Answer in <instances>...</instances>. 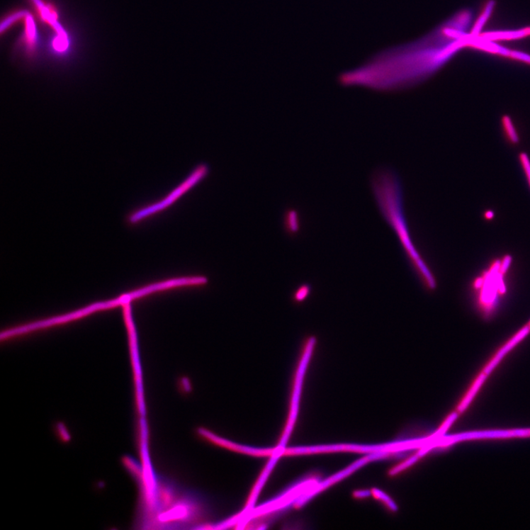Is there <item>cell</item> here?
Returning a JSON list of instances; mask_svg holds the SVG:
<instances>
[{
	"instance_id": "obj_1",
	"label": "cell",
	"mask_w": 530,
	"mask_h": 530,
	"mask_svg": "<svg viewBox=\"0 0 530 530\" xmlns=\"http://www.w3.org/2000/svg\"><path fill=\"white\" fill-rule=\"evenodd\" d=\"M473 11L463 9L419 39L387 48L339 75L340 84L377 91L417 86L441 71L462 49H480V35L466 32Z\"/></svg>"
},
{
	"instance_id": "obj_2",
	"label": "cell",
	"mask_w": 530,
	"mask_h": 530,
	"mask_svg": "<svg viewBox=\"0 0 530 530\" xmlns=\"http://www.w3.org/2000/svg\"><path fill=\"white\" fill-rule=\"evenodd\" d=\"M371 185L378 210L401 242L415 271L427 291H434L437 288V281L410 238L400 177L390 169H382L373 174Z\"/></svg>"
},
{
	"instance_id": "obj_3",
	"label": "cell",
	"mask_w": 530,
	"mask_h": 530,
	"mask_svg": "<svg viewBox=\"0 0 530 530\" xmlns=\"http://www.w3.org/2000/svg\"><path fill=\"white\" fill-rule=\"evenodd\" d=\"M509 256L496 260L491 266L475 280L476 291H480L479 308L485 317L494 314L498 303L497 298L506 293L502 276L507 271L510 262Z\"/></svg>"
},
{
	"instance_id": "obj_4",
	"label": "cell",
	"mask_w": 530,
	"mask_h": 530,
	"mask_svg": "<svg viewBox=\"0 0 530 530\" xmlns=\"http://www.w3.org/2000/svg\"><path fill=\"white\" fill-rule=\"evenodd\" d=\"M210 174V167L205 164H199L187 179L165 198L157 203L145 205L132 212L127 218L130 225H136L144 220L168 209L192 188L202 181Z\"/></svg>"
},
{
	"instance_id": "obj_5",
	"label": "cell",
	"mask_w": 530,
	"mask_h": 530,
	"mask_svg": "<svg viewBox=\"0 0 530 530\" xmlns=\"http://www.w3.org/2000/svg\"><path fill=\"white\" fill-rule=\"evenodd\" d=\"M530 430H519L514 432L509 431H490L462 434L453 438L449 443H453L459 440L481 439V438H503L510 436H528Z\"/></svg>"
},
{
	"instance_id": "obj_6",
	"label": "cell",
	"mask_w": 530,
	"mask_h": 530,
	"mask_svg": "<svg viewBox=\"0 0 530 530\" xmlns=\"http://www.w3.org/2000/svg\"><path fill=\"white\" fill-rule=\"evenodd\" d=\"M481 35L485 40L490 42L515 40L530 35V27L517 30L487 32Z\"/></svg>"
},
{
	"instance_id": "obj_7",
	"label": "cell",
	"mask_w": 530,
	"mask_h": 530,
	"mask_svg": "<svg viewBox=\"0 0 530 530\" xmlns=\"http://www.w3.org/2000/svg\"><path fill=\"white\" fill-rule=\"evenodd\" d=\"M501 127L507 142L512 145L520 142V137L514 120L508 115L501 118Z\"/></svg>"
},
{
	"instance_id": "obj_8",
	"label": "cell",
	"mask_w": 530,
	"mask_h": 530,
	"mask_svg": "<svg viewBox=\"0 0 530 530\" xmlns=\"http://www.w3.org/2000/svg\"><path fill=\"white\" fill-rule=\"evenodd\" d=\"M23 44L29 52L34 51L36 44V30L33 18L29 13H28L25 18V32L23 37Z\"/></svg>"
},
{
	"instance_id": "obj_9",
	"label": "cell",
	"mask_w": 530,
	"mask_h": 530,
	"mask_svg": "<svg viewBox=\"0 0 530 530\" xmlns=\"http://www.w3.org/2000/svg\"><path fill=\"white\" fill-rule=\"evenodd\" d=\"M495 5V0H489V1L485 5L483 11L479 16L478 21L472 27V30L470 32L472 35H479L481 34L480 33L483 27L488 21L491 13H493Z\"/></svg>"
},
{
	"instance_id": "obj_10",
	"label": "cell",
	"mask_w": 530,
	"mask_h": 530,
	"mask_svg": "<svg viewBox=\"0 0 530 530\" xmlns=\"http://www.w3.org/2000/svg\"><path fill=\"white\" fill-rule=\"evenodd\" d=\"M487 378V376L484 374L483 373H481L479 376L477 378V380L473 385L471 389L468 393V395L465 397L463 402L459 407V411L461 412H463L470 405L472 400L474 399V397L477 394V393L479 391L480 388L485 381Z\"/></svg>"
},
{
	"instance_id": "obj_11",
	"label": "cell",
	"mask_w": 530,
	"mask_h": 530,
	"mask_svg": "<svg viewBox=\"0 0 530 530\" xmlns=\"http://www.w3.org/2000/svg\"><path fill=\"white\" fill-rule=\"evenodd\" d=\"M28 12L25 11H16L6 16L2 22L1 32L9 30L16 23L24 20Z\"/></svg>"
},
{
	"instance_id": "obj_12",
	"label": "cell",
	"mask_w": 530,
	"mask_h": 530,
	"mask_svg": "<svg viewBox=\"0 0 530 530\" xmlns=\"http://www.w3.org/2000/svg\"><path fill=\"white\" fill-rule=\"evenodd\" d=\"M519 160L530 189V158L526 153L521 152L519 156Z\"/></svg>"
},
{
	"instance_id": "obj_13",
	"label": "cell",
	"mask_w": 530,
	"mask_h": 530,
	"mask_svg": "<svg viewBox=\"0 0 530 530\" xmlns=\"http://www.w3.org/2000/svg\"><path fill=\"white\" fill-rule=\"evenodd\" d=\"M373 494L378 499L383 500L392 510L397 509L395 504L388 496L383 494L382 491L376 489L373 490Z\"/></svg>"
},
{
	"instance_id": "obj_14",
	"label": "cell",
	"mask_w": 530,
	"mask_h": 530,
	"mask_svg": "<svg viewBox=\"0 0 530 530\" xmlns=\"http://www.w3.org/2000/svg\"><path fill=\"white\" fill-rule=\"evenodd\" d=\"M294 213L290 212L287 216L288 229L293 232H295L298 228L297 217Z\"/></svg>"
},
{
	"instance_id": "obj_15",
	"label": "cell",
	"mask_w": 530,
	"mask_h": 530,
	"mask_svg": "<svg viewBox=\"0 0 530 530\" xmlns=\"http://www.w3.org/2000/svg\"><path fill=\"white\" fill-rule=\"evenodd\" d=\"M419 458V454L417 456H415L412 458H411L409 461H407L406 463H403L401 466L396 468L394 469L392 472V474L395 475L397 472H400L402 470L405 469L406 468L409 467L416 461H417L418 458Z\"/></svg>"
},
{
	"instance_id": "obj_16",
	"label": "cell",
	"mask_w": 530,
	"mask_h": 530,
	"mask_svg": "<svg viewBox=\"0 0 530 530\" xmlns=\"http://www.w3.org/2000/svg\"><path fill=\"white\" fill-rule=\"evenodd\" d=\"M308 293H309V288L306 286L303 287L297 292L295 295V300L298 301H301L302 300H304L307 297Z\"/></svg>"
},
{
	"instance_id": "obj_17",
	"label": "cell",
	"mask_w": 530,
	"mask_h": 530,
	"mask_svg": "<svg viewBox=\"0 0 530 530\" xmlns=\"http://www.w3.org/2000/svg\"><path fill=\"white\" fill-rule=\"evenodd\" d=\"M495 217V213L493 210H487L484 212V218L486 220H493Z\"/></svg>"
},
{
	"instance_id": "obj_18",
	"label": "cell",
	"mask_w": 530,
	"mask_h": 530,
	"mask_svg": "<svg viewBox=\"0 0 530 530\" xmlns=\"http://www.w3.org/2000/svg\"><path fill=\"white\" fill-rule=\"evenodd\" d=\"M370 495H371L370 492L367 491V490H366V491H357L354 494V496L356 497H361V498H362V497H368Z\"/></svg>"
}]
</instances>
